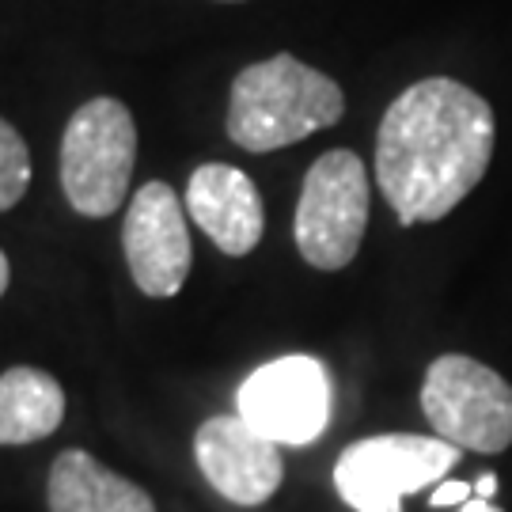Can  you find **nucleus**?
I'll list each match as a JSON object with an SVG mask.
<instances>
[{"instance_id":"nucleus-1","label":"nucleus","mask_w":512,"mask_h":512,"mask_svg":"<svg viewBox=\"0 0 512 512\" xmlns=\"http://www.w3.org/2000/svg\"><path fill=\"white\" fill-rule=\"evenodd\" d=\"M494 107L452 76L410 84L376 133V183L399 224H433L456 209L494 160Z\"/></svg>"},{"instance_id":"nucleus-2","label":"nucleus","mask_w":512,"mask_h":512,"mask_svg":"<svg viewBox=\"0 0 512 512\" xmlns=\"http://www.w3.org/2000/svg\"><path fill=\"white\" fill-rule=\"evenodd\" d=\"M346 114V95L327 73L293 54L247 65L228 95V137L247 152H277L334 126Z\"/></svg>"},{"instance_id":"nucleus-3","label":"nucleus","mask_w":512,"mask_h":512,"mask_svg":"<svg viewBox=\"0 0 512 512\" xmlns=\"http://www.w3.org/2000/svg\"><path fill=\"white\" fill-rule=\"evenodd\" d=\"M137 164V126L122 99H88L61 137V190L80 217L118 213Z\"/></svg>"},{"instance_id":"nucleus-4","label":"nucleus","mask_w":512,"mask_h":512,"mask_svg":"<svg viewBox=\"0 0 512 512\" xmlns=\"http://www.w3.org/2000/svg\"><path fill=\"white\" fill-rule=\"evenodd\" d=\"M421 414L440 440L497 456L512 444V384L463 353H444L425 368Z\"/></svg>"},{"instance_id":"nucleus-5","label":"nucleus","mask_w":512,"mask_h":512,"mask_svg":"<svg viewBox=\"0 0 512 512\" xmlns=\"http://www.w3.org/2000/svg\"><path fill=\"white\" fill-rule=\"evenodd\" d=\"M368 228V171L365 160L349 148L323 152L304 175L296 205V251L315 270L349 266Z\"/></svg>"},{"instance_id":"nucleus-6","label":"nucleus","mask_w":512,"mask_h":512,"mask_svg":"<svg viewBox=\"0 0 512 512\" xmlns=\"http://www.w3.org/2000/svg\"><path fill=\"white\" fill-rule=\"evenodd\" d=\"M456 444L418 433H380L349 444L334 463V490L353 512H403V497L433 486L459 463Z\"/></svg>"},{"instance_id":"nucleus-7","label":"nucleus","mask_w":512,"mask_h":512,"mask_svg":"<svg viewBox=\"0 0 512 512\" xmlns=\"http://www.w3.org/2000/svg\"><path fill=\"white\" fill-rule=\"evenodd\" d=\"M330 372L308 353L255 368L236 395V414L274 444H311L330 421Z\"/></svg>"},{"instance_id":"nucleus-8","label":"nucleus","mask_w":512,"mask_h":512,"mask_svg":"<svg viewBox=\"0 0 512 512\" xmlns=\"http://www.w3.org/2000/svg\"><path fill=\"white\" fill-rule=\"evenodd\" d=\"M122 251H126L133 285L152 300H167L183 289L190 274V228L183 202L160 179L145 183L129 198L122 220Z\"/></svg>"},{"instance_id":"nucleus-9","label":"nucleus","mask_w":512,"mask_h":512,"mask_svg":"<svg viewBox=\"0 0 512 512\" xmlns=\"http://www.w3.org/2000/svg\"><path fill=\"white\" fill-rule=\"evenodd\" d=\"M194 459L205 482L232 505H262L285 482V463L270 437L251 429L239 414H217L194 433Z\"/></svg>"},{"instance_id":"nucleus-10","label":"nucleus","mask_w":512,"mask_h":512,"mask_svg":"<svg viewBox=\"0 0 512 512\" xmlns=\"http://www.w3.org/2000/svg\"><path fill=\"white\" fill-rule=\"evenodd\" d=\"M186 213L217 243V251L232 258L251 255L266 232V209L258 186L251 183V175L228 164H202L190 175Z\"/></svg>"},{"instance_id":"nucleus-11","label":"nucleus","mask_w":512,"mask_h":512,"mask_svg":"<svg viewBox=\"0 0 512 512\" xmlns=\"http://www.w3.org/2000/svg\"><path fill=\"white\" fill-rule=\"evenodd\" d=\"M46 501L50 512H156L152 497L137 482L114 475L80 448H69L54 459Z\"/></svg>"},{"instance_id":"nucleus-12","label":"nucleus","mask_w":512,"mask_h":512,"mask_svg":"<svg viewBox=\"0 0 512 512\" xmlns=\"http://www.w3.org/2000/svg\"><path fill=\"white\" fill-rule=\"evenodd\" d=\"M65 418V391L42 368H8L0 376V444H35Z\"/></svg>"},{"instance_id":"nucleus-13","label":"nucleus","mask_w":512,"mask_h":512,"mask_svg":"<svg viewBox=\"0 0 512 512\" xmlns=\"http://www.w3.org/2000/svg\"><path fill=\"white\" fill-rule=\"evenodd\" d=\"M31 186V152L12 122L0 118V213L23 202Z\"/></svg>"},{"instance_id":"nucleus-14","label":"nucleus","mask_w":512,"mask_h":512,"mask_svg":"<svg viewBox=\"0 0 512 512\" xmlns=\"http://www.w3.org/2000/svg\"><path fill=\"white\" fill-rule=\"evenodd\" d=\"M475 494V482H440L437 494L429 497L433 509H448V505H467Z\"/></svg>"},{"instance_id":"nucleus-15","label":"nucleus","mask_w":512,"mask_h":512,"mask_svg":"<svg viewBox=\"0 0 512 512\" xmlns=\"http://www.w3.org/2000/svg\"><path fill=\"white\" fill-rule=\"evenodd\" d=\"M494 490H497V475H482L475 482V497H486V501H490V497H494Z\"/></svg>"},{"instance_id":"nucleus-16","label":"nucleus","mask_w":512,"mask_h":512,"mask_svg":"<svg viewBox=\"0 0 512 512\" xmlns=\"http://www.w3.org/2000/svg\"><path fill=\"white\" fill-rule=\"evenodd\" d=\"M459 512H501V509H497L494 501H486V497H471Z\"/></svg>"},{"instance_id":"nucleus-17","label":"nucleus","mask_w":512,"mask_h":512,"mask_svg":"<svg viewBox=\"0 0 512 512\" xmlns=\"http://www.w3.org/2000/svg\"><path fill=\"white\" fill-rule=\"evenodd\" d=\"M8 281H12V266H8V258L0 251V296L8 293Z\"/></svg>"}]
</instances>
